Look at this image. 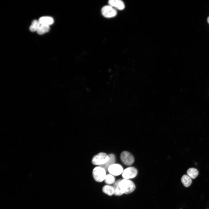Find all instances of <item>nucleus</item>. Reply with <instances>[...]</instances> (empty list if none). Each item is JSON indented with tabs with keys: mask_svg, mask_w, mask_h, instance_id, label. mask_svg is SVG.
Returning a JSON list of instances; mask_svg holds the SVG:
<instances>
[{
	"mask_svg": "<svg viewBox=\"0 0 209 209\" xmlns=\"http://www.w3.org/2000/svg\"><path fill=\"white\" fill-rule=\"evenodd\" d=\"M109 159L108 155L104 152H100L94 156L92 163L94 165L100 166L106 163Z\"/></svg>",
	"mask_w": 209,
	"mask_h": 209,
	"instance_id": "nucleus-3",
	"label": "nucleus"
},
{
	"mask_svg": "<svg viewBox=\"0 0 209 209\" xmlns=\"http://www.w3.org/2000/svg\"><path fill=\"white\" fill-rule=\"evenodd\" d=\"M106 172V170L100 166L95 167L92 172L93 179L97 182H102L104 181L107 174Z\"/></svg>",
	"mask_w": 209,
	"mask_h": 209,
	"instance_id": "nucleus-2",
	"label": "nucleus"
},
{
	"mask_svg": "<svg viewBox=\"0 0 209 209\" xmlns=\"http://www.w3.org/2000/svg\"><path fill=\"white\" fill-rule=\"evenodd\" d=\"M40 25L39 20H34L29 27L30 30L32 32L37 31Z\"/></svg>",
	"mask_w": 209,
	"mask_h": 209,
	"instance_id": "nucleus-17",
	"label": "nucleus"
},
{
	"mask_svg": "<svg viewBox=\"0 0 209 209\" xmlns=\"http://www.w3.org/2000/svg\"><path fill=\"white\" fill-rule=\"evenodd\" d=\"M102 15L107 18H111L115 17L117 14L116 10L110 5L103 6L101 10Z\"/></svg>",
	"mask_w": 209,
	"mask_h": 209,
	"instance_id": "nucleus-4",
	"label": "nucleus"
},
{
	"mask_svg": "<svg viewBox=\"0 0 209 209\" xmlns=\"http://www.w3.org/2000/svg\"><path fill=\"white\" fill-rule=\"evenodd\" d=\"M49 29V26L41 24L37 32L38 34L42 35L48 32Z\"/></svg>",
	"mask_w": 209,
	"mask_h": 209,
	"instance_id": "nucleus-16",
	"label": "nucleus"
},
{
	"mask_svg": "<svg viewBox=\"0 0 209 209\" xmlns=\"http://www.w3.org/2000/svg\"><path fill=\"white\" fill-rule=\"evenodd\" d=\"M39 21L40 24L49 26L53 24L54 20L51 17L45 16L40 17Z\"/></svg>",
	"mask_w": 209,
	"mask_h": 209,
	"instance_id": "nucleus-10",
	"label": "nucleus"
},
{
	"mask_svg": "<svg viewBox=\"0 0 209 209\" xmlns=\"http://www.w3.org/2000/svg\"><path fill=\"white\" fill-rule=\"evenodd\" d=\"M107 171L109 174L114 176H117L122 174L123 170L121 165L114 163L109 167Z\"/></svg>",
	"mask_w": 209,
	"mask_h": 209,
	"instance_id": "nucleus-7",
	"label": "nucleus"
},
{
	"mask_svg": "<svg viewBox=\"0 0 209 209\" xmlns=\"http://www.w3.org/2000/svg\"><path fill=\"white\" fill-rule=\"evenodd\" d=\"M207 22H208V24H209V16H208L207 18Z\"/></svg>",
	"mask_w": 209,
	"mask_h": 209,
	"instance_id": "nucleus-18",
	"label": "nucleus"
},
{
	"mask_svg": "<svg viewBox=\"0 0 209 209\" xmlns=\"http://www.w3.org/2000/svg\"><path fill=\"white\" fill-rule=\"evenodd\" d=\"M120 180H118L114 183L113 185L114 190V194L116 196H120L123 194L119 186V182Z\"/></svg>",
	"mask_w": 209,
	"mask_h": 209,
	"instance_id": "nucleus-15",
	"label": "nucleus"
},
{
	"mask_svg": "<svg viewBox=\"0 0 209 209\" xmlns=\"http://www.w3.org/2000/svg\"><path fill=\"white\" fill-rule=\"evenodd\" d=\"M119 185L123 194H130L133 192L136 188L135 184L129 179L120 180Z\"/></svg>",
	"mask_w": 209,
	"mask_h": 209,
	"instance_id": "nucleus-1",
	"label": "nucleus"
},
{
	"mask_svg": "<svg viewBox=\"0 0 209 209\" xmlns=\"http://www.w3.org/2000/svg\"><path fill=\"white\" fill-rule=\"evenodd\" d=\"M102 192L106 194L109 196H112L114 194V189L113 186L106 184L104 185L102 188Z\"/></svg>",
	"mask_w": 209,
	"mask_h": 209,
	"instance_id": "nucleus-11",
	"label": "nucleus"
},
{
	"mask_svg": "<svg viewBox=\"0 0 209 209\" xmlns=\"http://www.w3.org/2000/svg\"><path fill=\"white\" fill-rule=\"evenodd\" d=\"M120 158L122 162L126 165H130L134 162L133 156L130 153L126 151H123L121 153Z\"/></svg>",
	"mask_w": 209,
	"mask_h": 209,
	"instance_id": "nucleus-5",
	"label": "nucleus"
},
{
	"mask_svg": "<svg viewBox=\"0 0 209 209\" xmlns=\"http://www.w3.org/2000/svg\"><path fill=\"white\" fill-rule=\"evenodd\" d=\"M181 180L183 185L186 187L189 186L192 182L191 178L188 175L186 174L183 176Z\"/></svg>",
	"mask_w": 209,
	"mask_h": 209,
	"instance_id": "nucleus-12",
	"label": "nucleus"
},
{
	"mask_svg": "<svg viewBox=\"0 0 209 209\" xmlns=\"http://www.w3.org/2000/svg\"><path fill=\"white\" fill-rule=\"evenodd\" d=\"M114 176L109 173L106 174L104 180L106 184L111 185L114 183L116 181Z\"/></svg>",
	"mask_w": 209,
	"mask_h": 209,
	"instance_id": "nucleus-13",
	"label": "nucleus"
},
{
	"mask_svg": "<svg viewBox=\"0 0 209 209\" xmlns=\"http://www.w3.org/2000/svg\"><path fill=\"white\" fill-rule=\"evenodd\" d=\"M108 3L109 5L119 10H122L125 8L124 2L120 0H109Z\"/></svg>",
	"mask_w": 209,
	"mask_h": 209,
	"instance_id": "nucleus-8",
	"label": "nucleus"
},
{
	"mask_svg": "<svg viewBox=\"0 0 209 209\" xmlns=\"http://www.w3.org/2000/svg\"><path fill=\"white\" fill-rule=\"evenodd\" d=\"M188 175L191 178L194 179L198 176L199 173L198 170L194 168H189L187 172Z\"/></svg>",
	"mask_w": 209,
	"mask_h": 209,
	"instance_id": "nucleus-14",
	"label": "nucleus"
},
{
	"mask_svg": "<svg viewBox=\"0 0 209 209\" xmlns=\"http://www.w3.org/2000/svg\"><path fill=\"white\" fill-rule=\"evenodd\" d=\"M109 159L107 162L103 165L100 166L104 168L106 171H107L108 168L111 165L115 163L116 159L115 155L113 154L108 155Z\"/></svg>",
	"mask_w": 209,
	"mask_h": 209,
	"instance_id": "nucleus-9",
	"label": "nucleus"
},
{
	"mask_svg": "<svg viewBox=\"0 0 209 209\" xmlns=\"http://www.w3.org/2000/svg\"><path fill=\"white\" fill-rule=\"evenodd\" d=\"M138 171L137 169L134 167H129L123 170L122 176L124 179H129L136 176Z\"/></svg>",
	"mask_w": 209,
	"mask_h": 209,
	"instance_id": "nucleus-6",
	"label": "nucleus"
}]
</instances>
